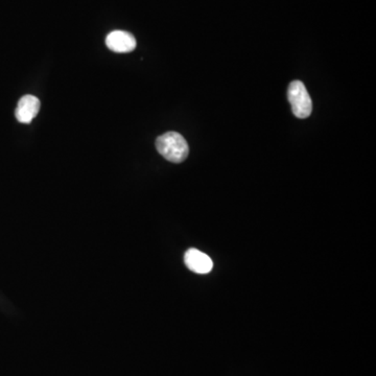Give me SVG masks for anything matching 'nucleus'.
Segmentation results:
<instances>
[{
  "instance_id": "obj_1",
  "label": "nucleus",
  "mask_w": 376,
  "mask_h": 376,
  "mask_svg": "<svg viewBox=\"0 0 376 376\" xmlns=\"http://www.w3.org/2000/svg\"><path fill=\"white\" fill-rule=\"evenodd\" d=\"M159 154L169 162L181 163L189 154V147L183 136L177 132H167L156 139Z\"/></svg>"
},
{
  "instance_id": "obj_4",
  "label": "nucleus",
  "mask_w": 376,
  "mask_h": 376,
  "mask_svg": "<svg viewBox=\"0 0 376 376\" xmlns=\"http://www.w3.org/2000/svg\"><path fill=\"white\" fill-rule=\"evenodd\" d=\"M184 263L188 269L197 274H208L214 267L212 259L198 249H189L184 255Z\"/></svg>"
},
{
  "instance_id": "obj_5",
  "label": "nucleus",
  "mask_w": 376,
  "mask_h": 376,
  "mask_svg": "<svg viewBox=\"0 0 376 376\" xmlns=\"http://www.w3.org/2000/svg\"><path fill=\"white\" fill-rule=\"evenodd\" d=\"M40 101L34 95H24L18 102L15 115L21 124H30L40 110Z\"/></svg>"
},
{
  "instance_id": "obj_3",
  "label": "nucleus",
  "mask_w": 376,
  "mask_h": 376,
  "mask_svg": "<svg viewBox=\"0 0 376 376\" xmlns=\"http://www.w3.org/2000/svg\"><path fill=\"white\" fill-rule=\"evenodd\" d=\"M106 45L114 53L126 54L136 48V39L132 34L124 30H114L106 38Z\"/></svg>"
},
{
  "instance_id": "obj_2",
  "label": "nucleus",
  "mask_w": 376,
  "mask_h": 376,
  "mask_svg": "<svg viewBox=\"0 0 376 376\" xmlns=\"http://www.w3.org/2000/svg\"><path fill=\"white\" fill-rule=\"evenodd\" d=\"M288 99L296 118H308L312 113V99L302 82L293 81L290 84L288 88Z\"/></svg>"
}]
</instances>
